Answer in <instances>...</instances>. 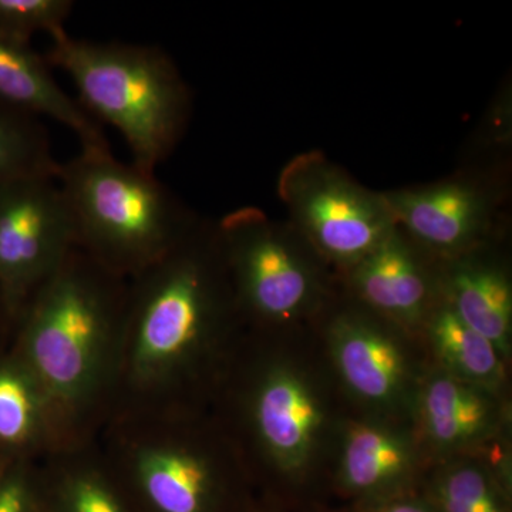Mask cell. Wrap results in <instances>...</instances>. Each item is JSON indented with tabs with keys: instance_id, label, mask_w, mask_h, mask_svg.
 <instances>
[{
	"instance_id": "24",
	"label": "cell",
	"mask_w": 512,
	"mask_h": 512,
	"mask_svg": "<svg viewBox=\"0 0 512 512\" xmlns=\"http://www.w3.org/2000/svg\"><path fill=\"white\" fill-rule=\"evenodd\" d=\"M377 512H437L436 508L421 503V501L402 498V500H393L384 504Z\"/></svg>"
},
{
	"instance_id": "14",
	"label": "cell",
	"mask_w": 512,
	"mask_h": 512,
	"mask_svg": "<svg viewBox=\"0 0 512 512\" xmlns=\"http://www.w3.org/2000/svg\"><path fill=\"white\" fill-rule=\"evenodd\" d=\"M488 245L440 261V298L505 357L511 348L512 285L507 269L488 254Z\"/></svg>"
},
{
	"instance_id": "22",
	"label": "cell",
	"mask_w": 512,
	"mask_h": 512,
	"mask_svg": "<svg viewBox=\"0 0 512 512\" xmlns=\"http://www.w3.org/2000/svg\"><path fill=\"white\" fill-rule=\"evenodd\" d=\"M53 512H128L106 476L90 467L67 470L57 483Z\"/></svg>"
},
{
	"instance_id": "17",
	"label": "cell",
	"mask_w": 512,
	"mask_h": 512,
	"mask_svg": "<svg viewBox=\"0 0 512 512\" xmlns=\"http://www.w3.org/2000/svg\"><path fill=\"white\" fill-rule=\"evenodd\" d=\"M424 325L444 372L487 392H497L504 380V357L493 342L458 318L441 298Z\"/></svg>"
},
{
	"instance_id": "12",
	"label": "cell",
	"mask_w": 512,
	"mask_h": 512,
	"mask_svg": "<svg viewBox=\"0 0 512 512\" xmlns=\"http://www.w3.org/2000/svg\"><path fill=\"white\" fill-rule=\"evenodd\" d=\"M131 480L151 512H211L217 503L214 464L191 444L148 439L130 456Z\"/></svg>"
},
{
	"instance_id": "5",
	"label": "cell",
	"mask_w": 512,
	"mask_h": 512,
	"mask_svg": "<svg viewBox=\"0 0 512 512\" xmlns=\"http://www.w3.org/2000/svg\"><path fill=\"white\" fill-rule=\"evenodd\" d=\"M215 231L239 308L284 323L318 306L323 259L288 221L242 207L215 222Z\"/></svg>"
},
{
	"instance_id": "10",
	"label": "cell",
	"mask_w": 512,
	"mask_h": 512,
	"mask_svg": "<svg viewBox=\"0 0 512 512\" xmlns=\"http://www.w3.org/2000/svg\"><path fill=\"white\" fill-rule=\"evenodd\" d=\"M323 417L311 383L291 367H271L258 380L251 400L252 426L279 470H305L315 453Z\"/></svg>"
},
{
	"instance_id": "2",
	"label": "cell",
	"mask_w": 512,
	"mask_h": 512,
	"mask_svg": "<svg viewBox=\"0 0 512 512\" xmlns=\"http://www.w3.org/2000/svg\"><path fill=\"white\" fill-rule=\"evenodd\" d=\"M234 305L215 222L201 220L177 247L130 279L119 370L137 392L163 394Z\"/></svg>"
},
{
	"instance_id": "9",
	"label": "cell",
	"mask_w": 512,
	"mask_h": 512,
	"mask_svg": "<svg viewBox=\"0 0 512 512\" xmlns=\"http://www.w3.org/2000/svg\"><path fill=\"white\" fill-rule=\"evenodd\" d=\"M429 256L396 228L346 269L350 286L367 311L380 319L406 328L424 325L440 302L439 274L427 265Z\"/></svg>"
},
{
	"instance_id": "18",
	"label": "cell",
	"mask_w": 512,
	"mask_h": 512,
	"mask_svg": "<svg viewBox=\"0 0 512 512\" xmlns=\"http://www.w3.org/2000/svg\"><path fill=\"white\" fill-rule=\"evenodd\" d=\"M63 426L22 360L0 363V443L32 447L57 440Z\"/></svg>"
},
{
	"instance_id": "1",
	"label": "cell",
	"mask_w": 512,
	"mask_h": 512,
	"mask_svg": "<svg viewBox=\"0 0 512 512\" xmlns=\"http://www.w3.org/2000/svg\"><path fill=\"white\" fill-rule=\"evenodd\" d=\"M126 281L74 247L20 315V360L63 429L96 404L119 370Z\"/></svg>"
},
{
	"instance_id": "15",
	"label": "cell",
	"mask_w": 512,
	"mask_h": 512,
	"mask_svg": "<svg viewBox=\"0 0 512 512\" xmlns=\"http://www.w3.org/2000/svg\"><path fill=\"white\" fill-rule=\"evenodd\" d=\"M421 429L441 450H460L487 439L497 424L494 394L463 382L443 369L419 393Z\"/></svg>"
},
{
	"instance_id": "4",
	"label": "cell",
	"mask_w": 512,
	"mask_h": 512,
	"mask_svg": "<svg viewBox=\"0 0 512 512\" xmlns=\"http://www.w3.org/2000/svg\"><path fill=\"white\" fill-rule=\"evenodd\" d=\"M50 67L69 76L77 101L97 123L116 128L131 163L154 171L183 140L192 99L177 64L161 47L50 36Z\"/></svg>"
},
{
	"instance_id": "13",
	"label": "cell",
	"mask_w": 512,
	"mask_h": 512,
	"mask_svg": "<svg viewBox=\"0 0 512 512\" xmlns=\"http://www.w3.org/2000/svg\"><path fill=\"white\" fill-rule=\"evenodd\" d=\"M0 103L29 116H43L69 128L82 150L110 151L101 124L64 92L46 57L29 43L0 35Z\"/></svg>"
},
{
	"instance_id": "21",
	"label": "cell",
	"mask_w": 512,
	"mask_h": 512,
	"mask_svg": "<svg viewBox=\"0 0 512 512\" xmlns=\"http://www.w3.org/2000/svg\"><path fill=\"white\" fill-rule=\"evenodd\" d=\"M73 8L70 0H0V35L22 43L37 32L56 35Z\"/></svg>"
},
{
	"instance_id": "23",
	"label": "cell",
	"mask_w": 512,
	"mask_h": 512,
	"mask_svg": "<svg viewBox=\"0 0 512 512\" xmlns=\"http://www.w3.org/2000/svg\"><path fill=\"white\" fill-rule=\"evenodd\" d=\"M32 493L28 481L15 473L0 481V512H29Z\"/></svg>"
},
{
	"instance_id": "19",
	"label": "cell",
	"mask_w": 512,
	"mask_h": 512,
	"mask_svg": "<svg viewBox=\"0 0 512 512\" xmlns=\"http://www.w3.org/2000/svg\"><path fill=\"white\" fill-rule=\"evenodd\" d=\"M59 164L45 128L35 117L0 103V184L28 177H55Z\"/></svg>"
},
{
	"instance_id": "8",
	"label": "cell",
	"mask_w": 512,
	"mask_h": 512,
	"mask_svg": "<svg viewBox=\"0 0 512 512\" xmlns=\"http://www.w3.org/2000/svg\"><path fill=\"white\" fill-rule=\"evenodd\" d=\"M383 197L396 227L439 261L490 244L503 201L497 184L473 175L384 191Z\"/></svg>"
},
{
	"instance_id": "20",
	"label": "cell",
	"mask_w": 512,
	"mask_h": 512,
	"mask_svg": "<svg viewBox=\"0 0 512 512\" xmlns=\"http://www.w3.org/2000/svg\"><path fill=\"white\" fill-rule=\"evenodd\" d=\"M433 493L437 512H508L497 478L474 461L444 467L434 481Z\"/></svg>"
},
{
	"instance_id": "6",
	"label": "cell",
	"mask_w": 512,
	"mask_h": 512,
	"mask_svg": "<svg viewBox=\"0 0 512 512\" xmlns=\"http://www.w3.org/2000/svg\"><path fill=\"white\" fill-rule=\"evenodd\" d=\"M288 222L323 259L349 269L396 229L383 192L369 190L325 154L293 157L279 174Z\"/></svg>"
},
{
	"instance_id": "7",
	"label": "cell",
	"mask_w": 512,
	"mask_h": 512,
	"mask_svg": "<svg viewBox=\"0 0 512 512\" xmlns=\"http://www.w3.org/2000/svg\"><path fill=\"white\" fill-rule=\"evenodd\" d=\"M74 247L55 177L0 184V298L10 315H22Z\"/></svg>"
},
{
	"instance_id": "3",
	"label": "cell",
	"mask_w": 512,
	"mask_h": 512,
	"mask_svg": "<svg viewBox=\"0 0 512 512\" xmlns=\"http://www.w3.org/2000/svg\"><path fill=\"white\" fill-rule=\"evenodd\" d=\"M56 183L76 248L123 279L156 264L201 221L154 171L111 151H80L59 164Z\"/></svg>"
},
{
	"instance_id": "11",
	"label": "cell",
	"mask_w": 512,
	"mask_h": 512,
	"mask_svg": "<svg viewBox=\"0 0 512 512\" xmlns=\"http://www.w3.org/2000/svg\"><path fill=\"white\" fill-rule=\"evenodd\" d=\"M329 346L340 379L357 399L377 407H393L403 399L409 360L382 319L357 311L340 313L330 323Z\"/></svg>"
},
{
	"instance_id": "16",
	"label": "cell",
	"mask_w": 512,
	"mask_h": 512,
	"mask_svg": "<svg viewBox=\"0 0 512 512\" xmlns=\"http://www.w3.org/2000/svg\"><path fill=\"white\" fill-rule=\"evenodd\" d=\"M414 456L404 434L375 423H353L343 437L339 477L350 493H389L410 477Z\"/></svg>"
}]
</instances>
